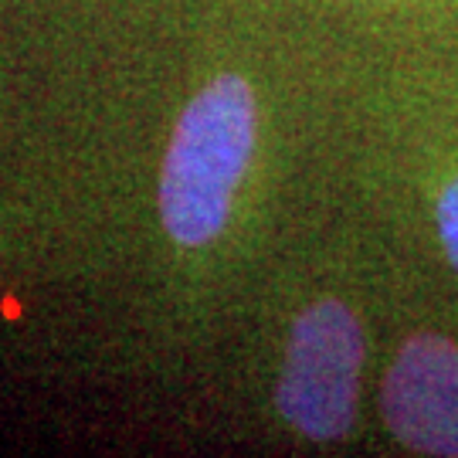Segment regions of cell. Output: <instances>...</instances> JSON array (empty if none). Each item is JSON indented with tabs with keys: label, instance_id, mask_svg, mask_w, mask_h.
I'll return each mask as SVG.
<instances>
[{
	"label": "cell",
	"instance_id": "cell-1",
	"mask_svg": "<svg viewBox=\"0 0 458 458\" xmlns=\"http://www.w3.org/2000/svg\"><path fill=\"white\" fill-rule=\"evenodd\" d=\"M370 181L458 278V85L448 75L401 72L374 89Z\"/></svg>",
	"mask_w": 458,
	"mask_h": 458
},
{
	"label": "cell",
	"instance_id": "cell-2",
	"mask_svg": "<svg viewBox=\"0 0 458 458\" xmlns=\"http://www.w3.org/2000/svg\"><path fill=\"white\" fill-rule=\"evenodd\" d=\"M255 149L259 96L245 75L217 72L183 106L160 166L157 208L174 245L211 248L228 231Z\"/></svg>",
	"mask_w": 458,
	"mask_h": 458
},
{
	"label": "cell",
	"instance_id": "cell-3",
	"mask_svg": "<svg viewBox=\"0 0 458 458\" xmlns=\"http://www.w3.org/2000/svg\"><path fill=\"white\" fill-rule=\"evenodd\" d=\"M377 312L344 293L306 299L285 329L276 377V411L299 442L346 445L363 421L374 380Z\"/></svg>",
	"mask_w": 458,
	"mask_h": 458
},
{
	"label": "cell",
	"instance_id": "cell-4",
	"mask_svg": "<svg viewBox=\"0 0 458 458\" xmlns=\"http://www.w3.org/2000/svg\"><path fill=\"white\" fill-rule=\"evenodd\" d=\"M370 411L408 455L458 458V329L438 316H401L374 360Z\"/></svg>",
	"mask_w": 458,
	"mask_h": 458
},
{
	"label": "cell",
	"instance_id": "cell-5",
	"mask_svg": "<svg viewBox=\"0 0 458 458\" xmlns=\"http://www.w3.org/2000/svg\"><path fill=\"white\" fill-rule=\"evenodd\" d=\"M370 4H401V0H370ZM408 4V0H404Z\"/></svg>",
	"mask_w": 458,
	"mask_h": 458
}]
</instances>
